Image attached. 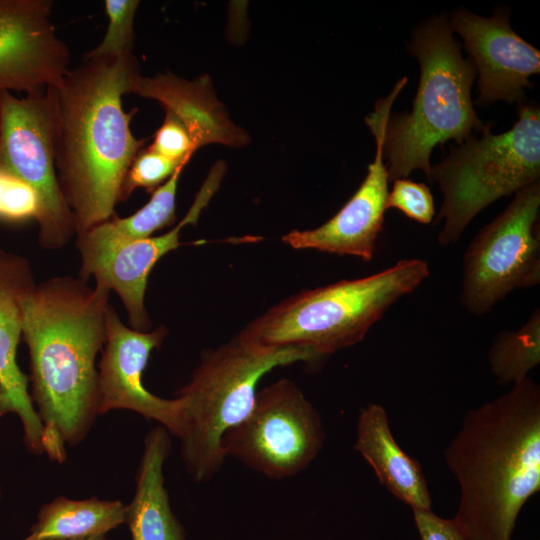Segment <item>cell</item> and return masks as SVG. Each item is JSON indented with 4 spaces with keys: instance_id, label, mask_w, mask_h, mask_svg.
Returning <instances> with one entry per match:
<instances>
[{
    "instance_id": "cell-6",
    "label": "cell",
    "mask_w": 540,
    "mask_h": 540,
    "mask_svg": "<svg viewBox=\"0 0 540 540\" xmlns=\"http://www.w3.org/2000/svg\"><path fill=\"white\" fill-rule=\"evenodd\" d=\"M321 358L304 348H265L237 336L201 358L187 385L177 392L182 403L180 454L197 483L212 479L225 454L223 435L253 408L260 379L279 366Z\"/></svg>"
},
{
    "instance_id": "cell-2",
    "label": "cell",
    "mask_w": 540,
    "mask_h": 540,
    "mask_svg": "<svg viewBox=\"0 0 540 540\" xmlns=\"http://www.w3.org/2000/svg\"><path fill=\"white\" fill-rule=\"evenodd\" d=\"M139 72L134 55L87 57L53 87L55 166L79 234L105 222L122 201L127 171L143 147L122 97Z\"/></svg>"
},
{
    "instance_id": "cell-17",
    "label": "cell",
    "mask_w": 540,
    "mask_h": 540,
    "mask_svg": "<svg viewBox=\"0 0 540 540\" xmlns=\"http://www.w3.org/2000/svg\"><path fill=\"white\" fill-rule=\"evenodd\" d=\"M128 93L156 100L176 116L187 129L195 151L212 143L241 147L250 140L229 118L208 75L189 81L171 72L152 77L138 72L130 80Z\"/></svg>"
},
{
    "instance_id": "cell-22",
    "label": "cell",
    "mask_w": 540,
    "mask_h": 540,
    "mask_svg": "<svg viewBox=\"0 0 540 540\" xmlns=\"http://www.w3.org/2000/svg\"><path fill=\"white\" fill-rule=\"evenodd\" d=\"M540 363V309L535 308L517 330H503L488 351L490 371L501 385L526 379Z\"/></svg>"
},
{
    "instance_id": "cell-11",
    "label": "cell",
    "mask_w": 540,
    "mask_h": 540,
    "mask_svg": "<svg viewBox=\"0 0 540 540\" xmlns=\"http://www.w3.org/2000/svg\"><path fill=\"white\" fill-rule=\"evenodd\" d=\"M400 79L390 94L379 99L375 109L365 118L374 135L376 153L367 174L351 198L327 222L310 230H293L282 241L294 249H312L336 255H349L370 261L383 229L389 175L383 157L385 123L394 100L405 86Z\"/></svg>"
},
{
    "instance_id": "cell-30",
    "label": "cell",
    "mask_w": 540,
    "mask_h": 540,
    "mask_svg": "<svg viewBox=\"0 0 540 540\" xmlns=\"http://www.w3.org/2000/svg\"><path fill=\"white\" fill-rule=\"evenodd\" d=\"M2 492H1V486H0V498H1Z\"/></svg>"
},
{
    "instance_id": "cell-16",
    "label": "cell",
    "mask_w": 540,
    "mask_h": 540,
    "mask_svg": "<svg viewBox=\"0 0 540 540\" xmlns=\"http://www.w3.org/2000/svg\"><path fill=\"white\" fill-rule=\"evenodd\" d=\"M25 260L0 252V417L15 414L27 449L43 454V426L28 392V378L16 362L22 335V299L33 286Z\"/></svg>"
},
{
    "instance_id": "cell-15",
    "label": "cell",
    "mask_w": 540,
    "mask_h": 540,
    "mask_svg": "<svg viewBox=\"0 0 540 540\" xmlns=\"http://www.w3.org/2000/svg\"><path fill=\"white\" fill-rule=\"evenodd\" d=\"M225 171L226 166L222 161L212 166L189 211L166 233L128 242L82 258L83 277L93 276L96 284L116 291L127 310L133 329L145 331L150 324L144 306V295L152 268L161 257L181 245V230L186 225L196 224L202 210L220 187Z\"/></svg>"
},
{
    "instance_id": "cell-13",
    "label": "cell",
    "mask_w": 540,
    "mask_h": 540,
    "mask_svg": "<svg viewBox=\"0 0 540 540\" xmlns=\"http://www.w3.org/2000/svg\"><path fill=\"white\" fill-rule=\"evenodd\" d=\"M70 65L48 0H0V91L56 87Z\"/></svg>"
},
{
    "instance_id": "cell-18",
    "label": "cell",
    "mask_w": 540,
    "mask_h": 540,
    "mask_svg": "<svg viewBox=\"0 0 540 540\" xmlns=\"http://www.w3.org/2000/svg\"><path fill=\"white\" fill-rule=\"evenodd\" d=\"M354 449L372 467L379 482L412 509H431L422 468L396 442L383 406L371 403L358 416Z\"/></svg>"
},
{
    "instance_id": "cell-24",
    "label": "cell",
    "mask_w": 540,
    "mask_h": 540,
    "mask_svg": "<svg viewBox=\"0 0 540 540\" xmlns=\"http://www.w3.org/2000/svg\"><path fill=\"white\" fill-rule=\"evenodd\" d=\"M43 215L37 192L0 160V221L22 222Z\"/></svg>"
},
{
    "instance_id": "cell-12",
    "label": "cell",
    "mask_w": 540,
    "mask_h": 540,
    "mask_svg": "<svg viewBox=\"0 0 540 540\" xmlns=\"http://www.w3.org/2000/svg\"><path fill=\"white\" fill-rule=\"evenodd\" d=\"M105 332L97 370L98 416L112 410H130L157 421L178 438L182 428L181 400L158 397L150 393L142 381L152 351L161 345L166 335L165 328L152 332L128 328L109 306Z\"/></svg>"
},
{
    "instance_id": "cell-29",
    "label": "cell",
    "mask_w": 540,
    "mask_h": 540,
    "mask_svg": "<svg viewBox=\"0 0 540 540\" xmlns=\"http://www.w3.org/2000/svg\"><path fill=\"white\" fill-rule=\"evenodd\" d=\"M80 540H108L105 536H97V537H90L86 539H80Z\"/></svg>"
},
{
    "instance_id": "cell-27",
    "label": "cell",
    "mask_w": 540,
    "mask_h": 540,
    "mask_svg": "<svg viewBox=\"0 0 540 540\" xmlns=\"http://www.w3.org/2000/svg\"><path fill=\"white\" fill-rule=\"evenodd\" d=\"M165 112L164 121L149 148L171 160L188 163L195 152L190 135L176 116Z\"/></svg>"
},
{
    "instance_id": "cell-14",
    "label": "cell",
    "mask_w": 540,
    "mask_h": 540,
    "mask_svg": "<svg viewBox=\"0 0 540 540\" xmlns=\"http://www.w3.org/2000/svg\"><path fill=\"white\" fill-rule=\"evenodd\" d=\"M449 23L462 37L478 74L476 104L521 102L531 86L529 78L540 72V52L512 29L508 13L497 10L486 18L462 9Z\"/></svg>"
},
{
    "instance_id": "cell-23",
    "label": "cell",
    "mask_w": 540,
    "mask_h": 540,
    "mask_svg": "<svg viewBox=\"0 0 540 540\" xmlns=\"http://www.w3.org/2000/svg\"><path fill=\"white\" fill-rule=\"evenodd\" d=\"M108 26L102 41L87 57H119L132 53L134 18L139 7L137 0H106Z\"/></svg>"
},
{
    "instance_id": "cell-20",
    "label": "cell",
    "mask_w": 540,
    "mask_h": 540,
    "mask_svg": "<svg viewBox=\"0 0 540 540\" xmlns=\"http://www.w3.org/2000/svg\"><path fill=\"white\" fill-rule=\"evenodd\" d=\"M126 505L96 497L74 500L59 496L43 504L37 521L22 540H80L105 536L125 524Z\"/></svg>"
},
{
    "instance_id": "cell-8",
    "label": "cell",
    "mask_w": 540,
    "mask_h": 540,
    "mask_svg": "<svg viewBox=\"0 0 540 540\" xmlns=\"http://www.w3.org/2000/svg\"><path fill=\"white\" fill-rule=\"evenodd\" d=\"M540 181L521 189L474 236L462 259L460 302L473 315L489 312L519 289L540 283Z\"/></svg>"
},
{
    "instance_id": "cell-28",
    "label": "cell",
    "mask_w": 540,
    "mask_h": 540,
    "mask_svg": "<svg viewBox=\"0 0 540 540\" xmlns=\"http://www.w3.org/2000/svg\"><path fill=\"white\" fill-rule=\"evenodd\" d=\"M421 540H466L453 519H444L431 509H412Z\"/></svg>"
},
{
    "instance_id": "cell-4",
    "label": "cell",
    "mask_w": 540,
    "mask_h": 540,
    "mask_svg": "<svg viewBox=\"0 0 540 540\" xmlns=\"http://www.w3.org/2000/svg\"><path fill=\"white\" fill-rule=\"evenodd\" d=\"M448 20L436 17L419 26L408 51L420 64V79L409 113L389 114L384 127L383 157L389 181L413 170L430 180V155L448 140L463 143L485 126L477 116L471 88L477 76L472 61L462 57Z\"/></svg>"
},
{
    "instance_id": "cell-1",
    "label": "cell",
    "mask_w": 540,
    "mask_h": 540,
    "mask_svg": "<svg viewBox=\"0 0 540 540\" xmlns=\"http://www.w3.org/2000/svg\"><path fill=\"white\" fill-rule=\"evenodd\" d=\"M110 290L72 278L33 285L22 299V335L29 349L31 399L43 426L42 449L63 463L97 412L96 357L105 342Z\"/></svg>"
},
{
    "instance_id": "cell-9",
    "label": "cell",
    "mask_w": 540,
    "mask_h": 540,
    "mask_svg": "<svg viewBox=\"0 0 540 540\" xmlns=\"http://www.w3.org/2000/svg\"><path fill=\"white\" fill-rule=\"evenodd\" d=\"M325 441L321 417L298 386L281 379L257 392L250 413L222 437L231 456L268 478L303 471Z\"/></svg>"
},
{
    "instance_id": "cell-3",
    "label": "cell",
    "mask_w": 540,
    "mask_h": 540,
    "mask_svg": "<svg viewBox=\"0 0 540 540\" xmlns=\"http://www.w3.org/2000/svg\"><path fill=\"white\" fill-rule=\"evenodd\" d=\"M459 489L453 520L466 540H511L540 490V386L532 378L469 410L444 453Z\"/></svg>"
},
{
    "instance_id": "cell-26",
    "label": "cell",
    "mask_w": 540,
    "mask_h": 540,
    "mask_svg": "<svg viewBox=\"0 0 540 540\" xmlns=\"http://www.w3.org/2000/svg\"><path fill=\"white\" fill-rule=\"evenodd\" d=\"M390 208L401 211L409 219L421 224L431 223L435 214L430 188L407 178L393 181L392 190L386 198V209Z\"/></svg>"
},
{
    "instance_id": "cell-7",
    "label": "cell",
    "mask_w": 540,
    "mask_h": 540,
    "mask_svg": "<svg viewBox=\"0 0 540 540\" xmlns=\"http://www.w3.org/2000/svg\"><path fill=\"white\" fill-rule=\"evenodd\" d=\"M485 126L481 138L468 137L431 166L443 203L435 222L443 220L438 243L459 241L468 224L494 201L540 181V110L523 105L508 131L493 134Z\"/></svg>"
},
{
    "instance_id": "cell-19",
    "label": "cell",
    "mask_w": 540,
    "mask_h": 540,
    "mask_svg": "<svg viewBox=\"0 0 540 540\" xmlns=\"http://www.w3.org/2000/svg\"><path fill=\"white\" fill-rule=\"evenodd\" d=\"M170 451L167 429L159 425L148 431L136 474L135 492L126 505L125 524L131 540H186L165 487L163 468Z\"/></svg>"
},
{
    "instance_id": "cell-10",
    "label": "cell",
    "mask_w": 540,
    "mask_h": 540,
    "mask_svg": "<svg viewBox=\"0 0 540 540\" xmlns=\"http://www.w3.org/2000/svg\"><path fill=\"white\" fill-rule=\"evenodd\" d=\"M54 128L53 87L25 97L0 91V160L39 195L40 238L49 247L61 246L75 231L56 173Z\"/></svg>"
},
{
    "instance_id": "cell-21",
    "label": "cell",
    "mask_w": 540,
    "mask_h": 540,
    "mask_svg": "<svg viewBox=\"0 0 540 540\" xmlns=\"http://www.w3.org/2000/svg\"><path fill=\"white\" fill-rule=\"evenodd\" d=\"M185 166L152 192L150 200L125 218H113L79 233L78 245L82 258L97 255L119 245L148 238L176 219V192Z\"/></svg>"
},
{
    "instance_id": "cell-5",
    "label": "cell",
    "mask_w": 540,
    "mask_h": 540,
    "mask_svg": "<svg viewBox=\"0 0 540 540\" xmlns=\"http://www.w3.org/2000/svg\"><path fill=\"white\" fill-rule=\"evenodd\" d=\"M427 262L402 259L373 275L302 291L238 335L265 348L297 347L321 359L363 340L370 328L429 276Z\"/></svg>"
},
{
    "instance_id": "cell-25",
    "label": "cell",
    "mask_w": 540,
    "mask_h": 540,
    "mask_svg": "<svg viewBox=\"0 0 540 540\" xmlns=\"http://www.w3.org/2000/svg\"><path fill=\"white\" fill-rule=\"evenodd\" d=\"M186 165L187 163L166 158L149 147L142 148L127 171L122 188V201L137 188L153 192L166 182L179 167Z\"/></svg>"
}]
</instances>
